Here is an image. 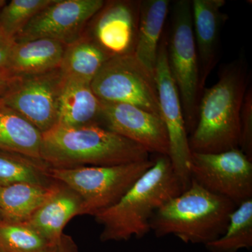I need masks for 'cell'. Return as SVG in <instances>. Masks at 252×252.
<instances>
[{
	"instance_id": "6da1fadb",
	"label": "cell",
	"mask_w": 252,
	"mask_h": 252,
	"mask_svg": "<svg viewBox=\"0 0 252 252\" xmlns=\"http://www.w3.org/2000/svg\"><path fill=\"white\" fill-rule=\"evenodd\" d=\"M249 85L248 66L240 57L220 71L215 85L203 90L196 126L189 137L191 152L219 153L240 148V112Z\"/></svg>"
},
{
	"instance_id": "7a4b0ae2",
	"label": "cell",
	"mask_w": 252,
	"mask_h": 252,
	"mask_svg": "<svg viewBox=\"0 0 252 252\" xmlns=\"http://www.w3.org/2000/svg\"><path fill=\"white\" fill-rule=\"evenodd\" d=\"M182 192L168 157L158 155L152 167L115 205L94 215L102 226L99 239L106 243L144 238L151 232L155 212Z\"/></svg>"
},
{
	"instance_id": "3957f363",
	"label": "cell",
	"mask_w": 252,
	"mask_h": 252,
	"mask_svg": "<svg viewBox=\"0 0 252 252\" xmlns=\"http://www.w3.org/2000/svg\"><path fill=\"white\" fill-rule=\"evenodd\" d=\"M41 160L50 168L109 166L149 160L139 144L97 124L56 126L42 134Z\"/></svg>"
},
{
	"instance_id": "277c9868",
	"label": "cell",
	"mask_w": 252,
	"mask_h": 252,
	"mask_svg": "<svg viewBox=\"0 0 252 252\" xmlns=\"http://www.w3.org/2000/svg\"><path fill=\"white\" fill-rule=\"evenodd\" d=\"M236 207L191 180L188 189L155 212L151 231L158 238L172 235L185 243L206 245L223 234Z\"/></svg>"
},
{
	"instance_id": "5b68a950",
	"label": "cell",
	"mask_w": 252,
	"mask_h": 252,
	"mask_svg": "<svg viewBox=\"0 0 252 252\" xmlns=\"http://www.w3.org/2000/svg\"><path fill=\"white\" fill-rule=\"evenodd\" d=\"M167 56L169 69L180 94L187 132L190 134L196 126L203 93L192 24L191 1L177 0L173 4Z\"/></svg>"
},
{
	"instance_id": "8992f818",
	"label": "cell",
	"mask_w": 252,
	"mask_h": 252,
	"mask_svg": "<svg viewBox=\"0 0 252 252\" xmlns=\"http://www.w3.org/2000/svg\"><path fill=\"white\" fill-rule=\"evenodd\" d=\"M154 160L109 166L50 168L51 178L67 185L83 201L84 215H94L115 205L136 181L153 165Z\"/></svg>"
},
{
	"instance_id": "52a82bcc",
	"label": "cell",
	"mask_w": 252,
	"mask_h": 252,
	"mask_svg": "<svg viewBox=\"0 0 252 252\" xmlns=\"http://www.w3.org/2000/svg\"><path fill=\"white\" fill-rule=\"evenodd\" d=\"M91 87L101 101L131 104L160 116L155 76L134 54L109 59L91 81Z\"/></svg>"
},
{
	"instance_id": "ba28073f",
	"label": "cell",
	"mask_w": 252,
	"mask_h": 252,
	"mask_svg": "<svg viewBox=\"0 0 252 252\" xmlns=\"http://www.w3.org/2000/svg\"><path fill=\"white\" fill-rule=\"evenodd\" d=\"M191 180L238 206L252 198V160L240 148L219 153L192 152Z\"/></svg>"
},
{
	"instance_id": "9c48e42d",
	"label": "cell",
	"mask_w": 252,
	"mask_h": 252,
	"mask_svg": "<svg viewBox=\"0 0 252 252\" xmlns=\"http://www.w3.org/2000/svg\"><path fill=\"white\" fill-rule=\"evenodd\" d=\"M160 116L166 127L169 141L168 158L184 190L191 182L190 173L191 150L178 90L167 63V38L162 35L155 69Z\"/></svg>"
},
{
	"instance_id": "30bf717a",
	"label": "cell",
	"mask_w": 252,
	"mask_h": 252,
	"mask_svg": "<svg viewBox=\"0 0 252 252\" xmlns=\"http://www.w3.org/2000/svg\"><path fill=\"white\" fill-rule=\"evenodd\" d=\"M64 76L59 68L39 74L15 76L0 101L21 114L40 130L57 125Z\"/></svg>"
},
{
	"instance_id": "8fae6325",
	"label": "cell",
	"mask_w": 252,
	"mask_h": 252,
	"mask_svg": "<svg viewBox=\"0 0 252 252\" xmlns=\"http://www.w3.org/2000/svg\"><path fill=\"white\" fill-rule=\"evenodd\" d=\"M104 3L103 0H54L25 26L14 40L51 39L67 45L83 35L86 25Z\"/></svg>"
},
{
	"instance_id": "7c38bea8",
	"label": "cell",
	"mask_w": 252,
	"mask_h": 252,
	"mask_svg": "<svg viewBox=\"0 0 252 252\" xmlns=\"http://www.w3.org/2000/svg\"><path fill=\"white\" fill-rule=\"evenodd\" d=\"M97 124L139 144L149 154L168 157V137L160 116L131 104L101 101Z\"/></svg>"
},
{
	"instance_id": "4fadbf2b",
	"label": "cell",
	"mask_w": 252,
	"mask_h": 252,
	"mask_svg": "<svg viewBox=\"0 0 252 252\" xmlns=\"http://www.w3.org/2000/svg\"><path fill=\"white\" fill-rule=\"evenodd\" d=\"M140 1H105L92 18L89 35L112 56L134 54Z\"/></svg>"
},
{
	"instance_id": "5bb4252c",
	"label": "cell",
	"mask_w": 252,
	"mask_h": 252,
	"mask_svg": "<svg viewBox=\"0 0 252 252\" xmlns=\"http://www.w3.org/2000/svg\"><path fill=\"white\" fill-rule=\"evenodd\" d=\"M224 0L191 1L192 24L199 63L200 89L219 61L222 26L228 16L222 12Z\"/></svg>"
},
{
	"instance_id": "9a60e30c",
	"label": "cell",
	"mask_w": 252,
	"mask_h": 252,
	"mask_svg": "<svg viewBox=\"0 0 252 252\" xmlns=\"http://www.w3.org/2000/svg\"><path fill=\"white\" fill-rule=\"evenodd\" d=\"M79 215H84L80 195L70 187L57 182L49 198L26 222L54 245L64 233L68 222Z\"/></svg>"
},
{
	"instance_id": "2e32d148",
	"label": "cell",
	"mask_w": 252,
	"mask_h": 252,
	"mask_svg": "<svg viewBox=\"0 0 252 252\" xmlns=\"http://www.w3.org/2000/svg\"><path fill=\"white\" fill-rule=\"evenodd\" d=\"M65 44L51 39L16 42L11 48L6 70L23 76L49 72L59 68Z\"/></svg>"
},
{
	"instance_id": "e0dca14e",
	"label": "cell",
	"mask_w": 252,
	"mask_h": 252,
	"mask_svg": "<svg viewBox=\"0 0 252 252\" xmlns=\"http://www.w3.org/2000/svg\"><path fill=\"white\" fill-rule=\"evenodd\" d=\"M100 107V99L94 94L90 83L64 77L56 126L74 127L97 124Z\"/></svg>"
},
{
	"instance_id": "ac0fdd59",
	"label": "cell",
	"mask_w": 252,
	"mask_h": 252,
	"mask_svg": "<svg viewBox=\"0 0 252 252\" xmlns=\"http://www.w3.org/2000/svg\"><path fill=\"white\" fill-rule=\"evenodd\" d=\"M169 0H141L134 56L155 76L158 51L169 12Z\"/></svg>"
},
{
	"instance_id": "d6986e66",
	"label": "cell",
	"mask_w": 252,
	"mask_h": 252,
	"mask_svg": "<svg viewBox=\"0 0 252 252\" xmlns=\"http://www.w3.org/2000/svg\"><path fill=\"white\" fill-rule=\"evenodd\" d=\"M41 142L39 129L0 101V150L41 160Z\"/></svg>"
},
{
	"instance_id": "ffe728a7",
	"label": "cell",
	"mask_w": 252,
	"mask_h": 252,
	"mask_svg": "<svg viewBox=\"0 0 252 252\" xmlns=\"http://www.w3.org/2000/svg\"><path fill=\"white\" fill-rule=\"evenodd\" d=\"M112 58L89 34L65 46L59 69L64 77L91 83L104 63Z\"/></svg>"
},
{
	"instance_id": "44dd1931",
	"label": "cell",
	"mask_w": 252,
	"mask_h": 252,
	"mask_svg": "<svg viewBox=\"0 0 252 252\" xmlns=\"http://www.w3.org/2000/svg\"><path fill=\"white\" fill-rule=\"evenodd\" d=\"M56 182L49 187L26 183L0 185V218L1 220L27 221L49 198Z\"/></svg>"
},
{
	"instance_id": "7402d4cb",
	"label": "cell",
	"mask_w": 252,
	"mask_h": 252,
	"mask_svg": "<svg viewBox=\"0 0 252 252\" xmlns=\"http://www.w3.org/2000/svg\"><path fill=\"white\" fill-rule=\"evenodd\" d=\"M49 170L41 160L0 150V185L26 183L51 187L56 181L51 178Z\"/></svg>"
},
{
	"instance_id": "603a6c76",
	"label": "cell",
	"mask_w": 252,
	"mask_h": 252,
	"mask_svg": "<svg viewBox=\"0 0 252 252\" xmlns=\"http://www.w3.org/2000/svg\"><path fill=\"white\" fill-rule=\"evenodd\" d=\"M205 246L210 252H237L252 248V198L236 207L223 234Z\"/></svg>"
},
{
	"instance_id": "cb8c5ba5",
	"label": "cell",
	"mask_w": 252,
	"mask_h": 252,
	"mask_svg": "<svg viewBox=\"0 0 252 252\" xmlns=\"http://www.w3.org/2000/svg\"><path fill=\"white\" fill-rule=\"evenodd\" d=\"M52 246L26 221H0V249L4 252H49Z\"/></svg>"
},
{
	"instance_id": "d4e9b609",
	"label": "cell",
	"mask_w": 252,
	"mask_h": 252,
	"mask_svg": "<svg viewBox=\"0 0 252 252\" xmlns=\"http://www.w3.org/2000/svg\"><path fill=\"white\" fill-rule=\"evenodd\" d=\"M54 0H11L0 13V29L16 37L25 26Z\"/></svg>"
},
{
	"instance_id": "484cf974",
	"label": "cell",
	"mask_w": 252,
	"mask_h": 252,
	"mask_svg": "<svg viewBox=\"0 0 252 252\" xmlns=\"http://www.w3.org/2000/svg\"><path fill=\"white\" fill-rule=\"evenodd\" d=\"M240 149L252 160V91L248 86L240 112Z\"/></svg>"
},
{
	"instance_id": "4316f807",
	"label": "cell",
	"mask_w": 252,
	"mask_h": 252,
	"mask_svg": "<svg viewBox=\"0 0 252 252\" xmlns=\"http://www.w3.org/2000/svg\"><path fill=\"white\" fill-rule=\"evenodd\" d=\"M14 42V38L6 35L0 29V72L6 70L10 52Z\"/></svg>"
},
{
	"instance_id": "83f0119b",
	"label": "cell",
	"mask_w": 252,
	"mask_h": 252,
	"mask_svg": "<svg viewBox=\"0 0 252 252\" xmlns=\"http://www.w3.org/2000/svg\"><path fill=\"white\" fill-rule=\"evenodd\" d=\"M49 252H79V249L72 237L63 233L61 238L53 245Z\"/></svg>"
},
{
	"instance_id": "f1b7e54d",
	"label": "cell",
	"mask_w": 252,
	"mask_h": 252,
	"mask_svg": "<svg viewBox=\"0 0 252 252\" xmlns=\"http://www.w3.org/2000/svg\"><path fill=\"white\" fill-rule=\"evenodd\" d=\"M15 76L12 75L8 71L4 70L0 72V97L9 89L10 84L12 82Z\"/></svg>"
},
{
	"instance_id": "f546056e",
	"label": "cell",
	"mask_w": 252,
	"mask_h": 252,
	"mask_svg": "<svg viewBox=\"0 0 252 252\" xmlns=\"http://www.w3.org/2000/svg\"><path fill=\"white\" fill-rule=\"evenodd\" d=\"M6 1L4 0H0V13H1V9L4 7L5 4H6Z\"/></svg>"
},
{
	"instance_id": "4dcf8cb0",
	"label": "cell",
	"mask_w": 252,
	"mask_h": 252,
	"mask_svg": "<svg viewBox=\"0 0 252 252\" xmlns=\"http://www.w3.org/2000/svg\"><path fill=\"white\" fill-rule=\"evenodd\" d=\"M0 252H4L3 251V250H1V249H0Z\"/></svg>"
},
{
	"instance_id": "1f68e13d",
	"label": "cell",
	"mask_w": 252,
	"mask_h": 252,
	"mask_svg": "<svg viewBox=\"0 0 252 252\" xmlns=\"http://www.w3.org/2000/svg\"><path fill=\"white\" fill-rule=\"evenodd\" d=\"M1 218H0V221H1Z\"/></svg>"
}]
</instances>
